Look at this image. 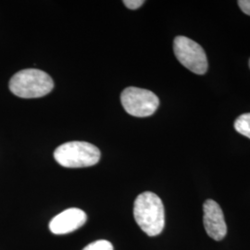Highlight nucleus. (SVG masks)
<instances>
[{"label": "nucleus", "mask_w": 250, "mask_h": 250, "mask_svg": "<svg viewBox=\"0 0 250 250\" xmlns=\"http://www.w3.org/2000/svg\"><path fill=\"white\" fill-rule=\"evenodd\" d=\"M134 220L148 236L160 234L165 225L164 206L161 198L152 192H144L136 197Z\"/></svg>", "instance_id": "f257e3e1"}, {"label": "nucleus", "mask_w": 250, "mask_h": 250, "mask_svg": "<svg viewBox=\"0 0 250 250\" xmlns=\"http://www.w3.org/2000/svg\"><path fill=\"white\" fill-rule=\"evenodd\" d=\"M54 87L52 78L45 72L27 69L15 73L9 81V90L21 99H37L49 94Z\"/></svg>", "instance_id": "f03ea898"}, {"label": "nucleus", "mask_w": 250, "mask_h": 250, "mask_svg": "<svg viewBox=\"0 0 250 250\" xmlns=\"http://www.w3.org/2000/svg\"><path fill=\"white\" fill-rule=\"evenodd\" d=\"M101 157L99 148L87 142L73 141L61 145L55 152L56 161L65 168H83L96 165Z\"/></svg>", "instance_id": "7ed1b4c3"}, {"label": "nucleus", "mask_w": 250, "mask_h": 250, "mask_svg": "<svg viewBox=\"0 0 250 250\" xmlns=\"http://www.w3.org/2000/svg\"><path fill=\"white\" fill-rule=\"evenodd\" d=\"M121 101L128 114L139 118L151 116L160 105V99L153 92L134 86L123 91Z\"/></svg>", "instance_id": "20e7f679"}, {"label": "nucleus", "mask_w": 250, "mask_h": 250, "mask_svg": "<svg viewBox=\"0 0 250 250\" xmlns=\"http://www.w3.org/2000/svg\"><path fill=\"white\" fill-rule=\"evenodd\" d=\"M173 51L180 63L196 74L208 71V60L203 47L186 36H177L173 42Z\"/></svg>", "instance_id": "39448f33"}, {"label": "nucleus", "mask_w": 250, "mask_h": 250, "mask_svg": "<svg viewBox=\"0 0 250 250\" xmlns=\"http://www.w3.org/2000/svg\"><path fill=\"white\" fill-rule=\"evenodd\" d=\"M203 223L206 232L216 241L223 240L227 233L224 212L220 205L212 199H208L203 205Z\"/></svg>", "instance_id": "423d86ee"}, {"label": "nucleus", "mask_w": 250, "mask_h": 250, "mask_svg": "<svg viewBox=\"0 0 250 250\" xmlns=\"http://www.w3.org/2000/svg\"><path fill=\"white\" fill-rule=\"evenodd\" d=\"M87 216L83 210L72 208L55 216L49 223V230L54 234L74 232L86 223Z\"/></svg>", "instance_id": "0eeeda50"}, {"label": "nucleus", "mask_w": 250, "mask_h": 250, "mask_svg": "<svg viewBox=\"0 0 250 250\" xmlns=\"http://www.w3.org/2000/svg\"><path fill=\"white\" fill-rule=\"evenodd\" d=\"M234 128L239 134L250 139V113L238 117L234 122Z\"/></svg>", "instance_id": "6e6552de"}, {"label": "nucleus", "mask_w": 250, "mask_h": 250, "mask_svg": "<svg viewBox=\"0 0 250 250\" xmlns=\"http://www.w3.org/2000/svg\"><path fill=\"white\" fill-rule=\"evenodd\" d=\"M83 250H113V246L107 240H98L91 243Z\"/></svg>", "instance_id": "1a4fd4ad"}, {"label": "nucleus", "mask_w": 250, "mask_h": 250, "mask_svg": "<svg viewBox=\"0 0 250 250\" xmlns=\"http://www.w3.org/2000/svg\"><path fill=\"white\" fill-rule=\"evenodd\" d=\"M145 3L143 0H125L124 4L130 9H137Z\"/></svg>", "instance_id": "9d476101"}, {"label": "nucleus", "mask_w": 250, "mask_h": 250, "mask_svg": "<svg viewBox=\"0 0 250 250\" xmlns=\"http://www.w3.org/2000/svg\"><path fill=\"white\" fill-rule=\"evenodd\" d=\"M238 5L245 14L250 16V0H239Z\"/></svg>", "instance_id": "9b49d317"}, {"label": "nucleus", "mask_w": 250, "mask_h": 250, "mask_svg": "<svg viewBox=\"0 0 250 250\" xmlns=\"http://www.w3.org/2000/svg\"></svg>", "instance_id": "f8f14e48"}]
</instances>
